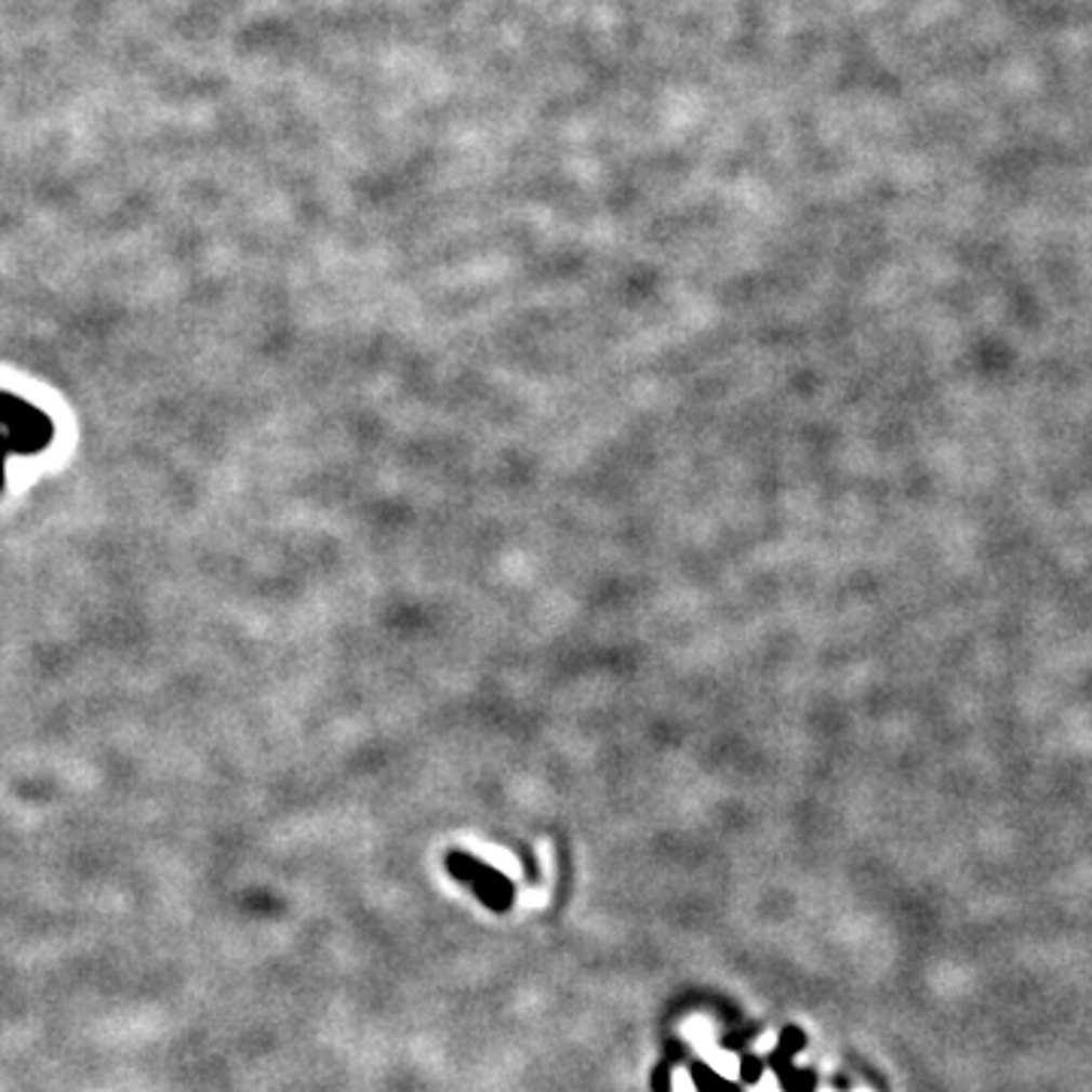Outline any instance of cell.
I'll return each instance as SVG.
<instances>
[{
    "mask_svg": "<svg viewBox=\"0 0 1092 1092\" xmlns=\"http://www.w3.org/2000/svg\"><path fill=\"white\" fill-rule=\"evenodd\" d=\"M55 437V425L40 407L0 391V492L6 483V458L34 455L46 450Z\"/></svg>",
    "mask_w": 1092,
    "mask_h": 1092,
    "instance_id": "6da1fadb",
    "label": "cell"
}]
</instances>
